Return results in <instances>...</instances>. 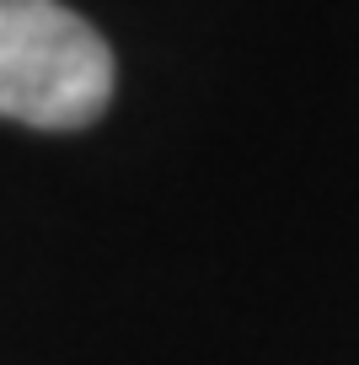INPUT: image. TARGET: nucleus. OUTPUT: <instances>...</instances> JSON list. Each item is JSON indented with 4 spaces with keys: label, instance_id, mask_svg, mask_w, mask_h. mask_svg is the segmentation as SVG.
I'll return each mask as SVG.
<instances>
[{
    "label": "nucleus",
    "instance_id": "nucleus-1",
    "mask_svg": "<svg viewBox=\"0 0 359 365\" xmlns=\"http://www.w3.org/2000/svg\"><path fill=\"white\" fill-rule=\"evenodd\" d=\"M113 97V48L59 0H0V118L86 129Z\"/></svg>",
    "mask_w": 359,
    "mask_h": 365
}]
</instances>
